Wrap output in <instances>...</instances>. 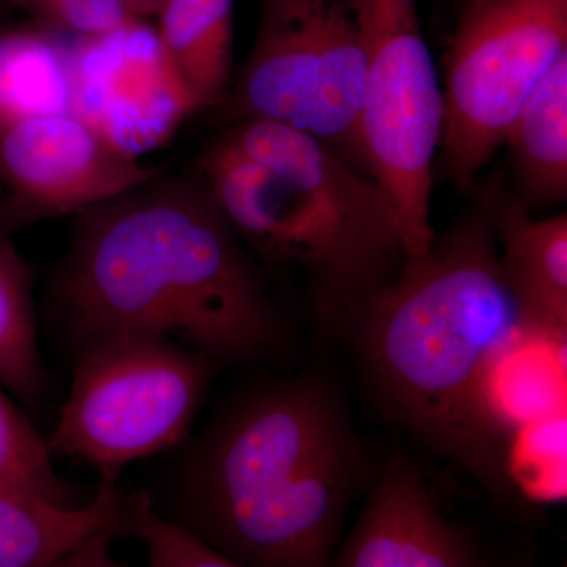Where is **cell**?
I'll return each instance as SVG.
<instances>
[{
  "mask_svg": "<svg viewBox=\"0 0 567 567\" xmlns=\"http://www.w3.org/2000/svg\"><path fill=\"white\" fill-rule=\"evenodd\" d=\"M324 327L346 339L388 423L461 466L499 502L517 498L495 383L528 330L480 203L435 235L427 251L406 259L393 282Z\"/></svg>",
  "mask_w": 567,
  "mask_h": 567,
  "instance_id": "1",
  "label": "cell"
},
{
  "mask_svg": "<svg viewBox=\"0 0 567 567\" xmlns=\"http://www.w3.org/2000/svg\"><path fill=\"white\" fill-rule=\"evenodd\" d=\"M54 297L80 344L159 336L224 365L264 360L286 342L251 252L196 175L162 171L80 213Z\"/></svg>",
  "mask_w": 567,
  "mask_h": 567,
  "instance_id": "2",
  "label": "cell"
},
{
  "mask_svg": "<svg viewBox=\"0 0 567 567\" xmlns=\"http://www.w3.org/2000/svg\"><path fill=\"white\" fill-rule=\"evenodd\" d=\"M374 450L322 372L268 380L216 412L183 462L182 525L235 566L324 567Z\"/></svg>",
  "mask_w": 567,
  "mask_h": 567,
  "instance_id": "3",
  "label": "cell"
},
{
  "mask_svg": "<svg viewBox=\"0 0 567 567\" xmlns=\"http://www.w3.org/2000/svg\"><path fill=\"white\" fill-rule=\"evenodd\" d=\"M194 175L249 252L305 276L322 322L404 268V240L379 183L311 134L230 122Z\"/></svg>",
  "mask_w": 567,
  "mask_h": 567,
  "instance_id": "4",
  "label": "cell"
},
{
  "mask_svg": "<svg viewBox=\"0 0 567 567\" xmlns=\"http://www.w3.org/2000/svg\"><path fill=\"white\" fill-rule=\"evenodd\" d=\"M369 51L371 0H260L223 117L292 126L371 175L358 130Z\"/></svg>",
  "mask_w": 567,
  "mask_h": 567,
  "instance_id": "5",
  "label": "cell"
},
{
  "mask_svg": "<svg viewBox=\"0 0 567 567\" xmlns=\"http://www.w3.org/2000/svg\"><path fill=\"white\" fill-rule=\"evenodd\" d=\"M219 365L175 339L111 333L81 342L69 401L48 445L103 477L181 445Z\"/></svg>",
  "mask_w": 567,
  "mask_h": 567,
  "instance_id": "6",
  "label": "cell"
},
{
  "mask_svg": "<svg viewBox=\"0 0 567 567\" xmlns=\"http://www.w3.org/2000/svg\"><path fill=\"white\" fill-rule=\"evenodd\" d=\"M567 52V0H468L447 52L440 169L457 192L505 145L548 70Z\"/></svg>",
  "mask_w": 567,
  "mask_h": 567,
  "instance_id": "7",
  "label": "cell"
},
{
  "mask_svg": "<svg viewBox=\"0 0 567 567\" xmlns=\"http://www.w3.org/2000/svg\"><path fill=\"white\" fill-rule=\"evenodd\" d=\"M443 91L416 0H371V51L360 130L369 174L385 193L406 259L431 248V196L443 130Z\"/></svg>",
  "mask_w": 567,
  "mask_h": 567,
  "instance_id": "8",
  "label": "cell"
},
{
  "mask_svg": "<svg viewBox=\"0 0 567 567\" xmlns=\"http://www.w3.org/2000/svg\"><path fill=\"white\" fill-rule=\"evenodd\" d=\"M159 173L117 151L71 111L0 125L2 219L10 226L80 215Z\"/></svg>",
  "mask_w": 567,
  "mask_h": 567,
  "instance_id": "9",
  "label": "cell"
},
{
  "mask_svg": "<svg viewBox=\"0 0 567 567\" xmlns=\"http://www.w3.org/2000/svg\"><path fill=\"white\" fill-rule=\"evenodd\" d=\"M71 112L117 151L140 158L203 110L145 18L70 47Z\"/></svg>",
  "mask_w": 567,
  "mask_h": 567,
  "instance_id": "10",
  "label": "cell"
},
{
  "mask_svg": "<svg viewBox=\"0 0 567 567\" xmlns=\"http://www.w3.org/2000/svg\"><path fill=\"white\" fill-rule=\"evenodd\" d=\"M488 558L435 505L423 473L394 454L377 475L363 513L331 566L477 567Z\"/></svg>",
  "mask_w": 567,
  "mask_h": 567,
  "instance_id": "11",
  "label": "cell"
},
{
  "mask_svg": "<svg viewBox=\"0 0 567 567\" xmlns=\"http://www.w3.org/2000/svg\"><path fill=\"white\" fill-rule=\"evenodd\" d=\"M499 264L522 323L558 344L567 334V216L532 218L518 194L494 178L480 192Z\"/></svg>",
  "mask_w": 567,
  "mask_h": 567,
  "instance_id": "12",
  "label": "cell"
},
{
  "mask_svg": "<svg viewBox=\"0 0 567 567\" xmlns=\"http://www.w3.org/2000/svg\"><path fill=\"white\" fill-rule=\"evenodd\" d=\"M103 477L92 502L65 507L0 486V567L69 566L70 558L104 529L118 533L125 496Z\"/></svg>",
  "mask_w": 567,
  "mask_h": 567,
  "instance_id": "13",
  "label": "cell"
},
{
  "mask_svg": "<svg viewBox=\"0 0 567 567\" xmlns=\"http://www.w3.org/2000/svg\"><path fill=\"white\" fill-rule=\"evenodd\" d=\"M235 0H163L155 32L167 62L200 106L233 87Z\"/></svg>",
  "mask_w": 567,
  "mask_h": 567,
  "instance_id": "14",
  "label": "cell"
},
{
  "mask_svg": "<svg viewBox=\"0 0 567 567\" xmlns=\"http://www.w3.org/2000/svg\"><path fill=\"white\" fill-rule=\"evenodd\" d=\"M525 205L546 207L567 197V52L529 93L506 133Z\"/></svg>",
  "mask_w": 567,
  "mask_h": 567,
  "instance_id": "15",
  "label": "cell"
},
{
  "mask_svg": "<svg viewBox=\"0 0 567 567\" xmlns=\"http://www.w3.org/2000/svg\"><path fill=\"white\" fill-rule=\"evenodd\" d=\"M71 111L70 48L33 25L0 28V125Z\"/></svg>",
  "mask_w": 567,
  "mask_h": 567,
  "instance_id": "16",
  "label": "cell"
},
{
  "mask_svg": "<svg viewBox=\"0 0 567 567\" xmlns=\"http://www.w3.org/2000/svg\"><path fill=\"white\" fill-rule=\"evenodd\" d=\"M0 386L25 404H37L47 374L37 342L33 271L0 233Z\"/></svg>",
  "mask_w": 567,
  "mask_h": 567,
  "instance_id": "17",
  "label": "cell"
},
{
  "mask_svg": "<svg viewBox=\"0 0 567 567\" xmlns=\"http://www.w3.org/2000/svg\"><path fill=\"white\" fill-rule=\"evenodd\" d=\"M52 456L47 440L0 386V486L59 506H81L74 488L55 472Z\"/></svg>",
  "mask_w": 567,
  "mask_h": 567,
  "instance_id": "18",
  "label": "cell"
},
{
  "mask_svg": "<svg viewBox=\"0 0 567 567\" xmlns=\"http://www.w3.org/2000/svg\"><path fill=\"white\" fill-rule=\"evenodd\" d=\"M118 535L140 537L152 567H237L185 525L159 516L145 492L125 496Z\"/></svg>",
  "mask_w": 567,
  "mask_h": 567,
  "instance_id": "19",
  "label": "cell"
},
{
  "mask_svg": "<svg viewBox=\"0 0 567 567\" xmlns=\"http://www.w3.org/2000/svg\"><path fill=\"white\" fill-rule=\"evenodd\" d=\"M0 7L21 11L41 29L78 39L104 35L142 18L132 0H0Z\"/></svg>",
  "mask_w": 567,
  "mask_h": 567,
  "instance_id": "20",
  "label": "cell"
},
{
  "mask_svg": "<svg viewBox=\"0 0 567 567\" xmlns=\"http://www.w3.org/2000/svg\"><path fill=\"white\" fill-rule=\"evenodd\" d=\"M132 3L137 13L147 20V18L155 17L156 11L162 7L163 0H132Z\"/></svg>",
  "mask_w": 567,
  "mask_h": 567,
  "instance_id": "21",
  "label": "cell"
}]
</instances>
